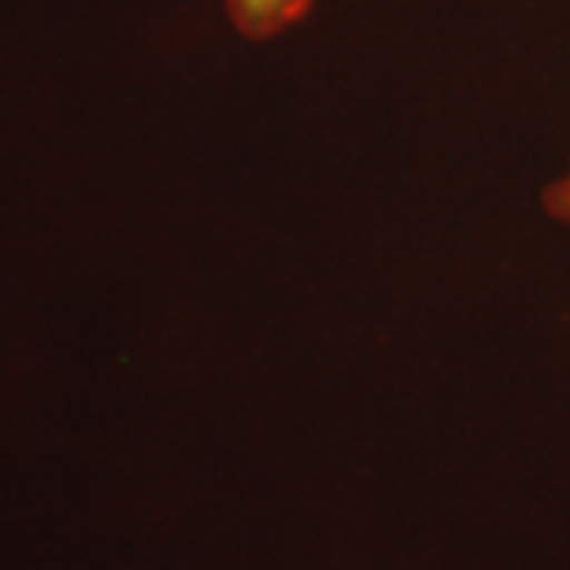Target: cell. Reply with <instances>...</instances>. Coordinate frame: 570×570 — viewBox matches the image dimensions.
Instances as JSON below:
<instances>
[{"label":"cell","mask_w":570,"mask_h":570,"mask_svg":"<svg viewBox=\"0 0 570 570\" xmlns=\"http://www.w3.org/2000/svg\"><path fill=\"white\" fill-rule=\"evenodd\" d=\"M314 0H225L232 26L250 41L283 36L311 13Z\"/></svg>","instance_id":"obj_1"},{"label":"cell","mask_w":570,"mask_h":570,"mask_svg":"<svg viewBox=\"0 0 570 570\" xmlns=\"http://www.w3.org/2000/svg\"><path fill=\"white\" fill-rule=\"evenodd\" d=\"M542 206H546V213H549L551 219L570 223V175L551 184L549 190L542 194Z\"/></svg>","instance_id":"obj_2"}]
</instances>
